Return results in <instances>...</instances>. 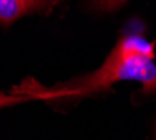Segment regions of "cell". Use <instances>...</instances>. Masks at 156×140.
Masks as SVG:
<instances>
[{
    "mask_svg": "<svg viewBox=\"0 0 156 140\" xmlns=\"http://www.w3.org/2000/svg\"><path fill=\"white\" fill-rule=\"evenodd\" d=\"M127 3V0H88V7L99 13H113Z\"/></svg>",
    "mask_w": 156,
    "mask_h": 140,
    "instance_id": "cell-3",
    "label": "cell"
},
{
    "mask_svg": "<svg viewBox=\"0 0 156 140\" xmlns=\"http://www.w3.org/2000/svg\"><path fill=\"white\" fill-rule=\"evenodd\" d=\"M155 57V43L135 31L124 32L95 72L60 85L53 90L38 86L39 90H28L27 93L36 98L82 97L107 92L116 82L135 81L142 85L144 95H151L156 92Z\"/></svg>",
    "mask_w": 156,
    "mask_h": 140,
    "instance_id": "cell-1",
    "label": "cell"
},
{
    "mask_svg": "<svg viewBox=\"0 0 156 140\" xmlns=\"http://www.w3.org/2000/svg\"><path fill=\"white\" fill-rule=\"evenodd\" d=\"M62 0H0V24L9 26L20 17L36 11H48Z\"/></svg>",
    "mask_w": 156,
    "mask_h": 140,
    "instance_id": "cell-2",
    "label": "cell"
},
{
    "mask_svg": "<svg viewBox=\"0 0 156 140\" xmlns=\"http://www.w3.org/2000/svg\"><path fill=\"white\" fill-rule=\"evenodd\" d=\"M31 98H36L35 96H21V95H6L3 92H0V108L3 107H10V105L18 104V103H24Z\"/></svg>",
    "mask_w": 156,
    "mask_h": 140,
    "instance_id": "cell-4",
    "label": "cell"
}]
</instances>
